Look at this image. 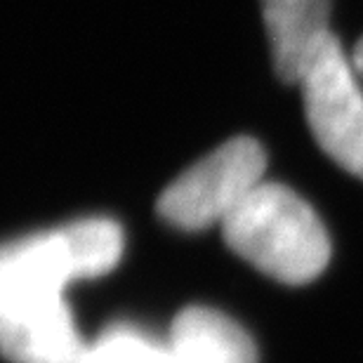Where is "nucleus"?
<instances>
[{
    "instance_id": "1",
    "label": "nucleus",
    "mask_w": 363,
    "mask_h": 363,
    "mask_svg": "<svg viewBox=\"0 0 363 363\" xmlns=\"http://www.w3.org/2000/svg\"><path fill=\"white\" fill-rule=\"evenodd\" d=\"M238 257L286 286H304L330 262V238L321 217L293 189L262 182L222 224Z\"/></svg>"
},
{
    "instance_id": "2",
    "label": "nucleus",
    "mask_w": 363,
    "mask_h": 363,
    "mask_svg": "<svg viewBox=\"0 0 363 363\" xmlns=\"http://www.w3.org/2000/svg\"><path fill=\"white\" fill-rule=\"evenodd\" d=\"M123 255V231L111 220H81L0 248V297L24 290H64L69 281L101 276Z\"/></svg>"
},
{
    "instance_id": "3",
    "label": "nucleus",
    "mask_w": 363,
    "mask_h": 363,
    "mask_svg": "<svg viewBox=\"0 0 363 363\" xmlns=\"http://www.w3.org/2000/svg\"><path fill=\"white\" fill-rule=\"evenodd\" d=\"M267 154L255 137H234L165 189L158 213L172 227L203 231L224 220L264 182Z\"/></svg>"
},
{
    "instance_id": "4",
    "label": "nucleus",
    "mask_w": 363,
    "mask_h": 363,
    "mask_svg": "<svg viewBox=\"0 0 363 363\" xmlns=\"http://www.w3.org/2000/svg\"><path fill=\"white\" fill-rule=\"evenodd\" d=\"M357 69L335 33L325 38L297 85L304 116L323 154L350 175L363 179V92Z\"/></svg>"
},
{
    "instance_id": "5",
    "label": "nucleus",
    "mask_w": 363,
    "mask_h": 363,
    "mask_svg": "<svg viewBox=\"0 0 363 363\" xmlns=\"http://www.w3.org/2000/svg\"><path fill=\"white\" fill-rule=\"evenodd\" d=\"M0 357L12 363H88L62 290H24L0 297Z\"/></svg>"
},
{
    "instance_id": "6",
    "label": "nucleus",
    "mask_w": 363,
    "mask_h": 363,
    "mask_svg": "<svg viewBox=\"0 0 363 363\" xmlns=\"http://www.w3.org/2000/svg\"><path fill=\"white\" fill-rule=\"evenodd\" d=\"M274 71L283 83L300 81L318 45L333 33L330 0H259Z\"/></svg>"
},
{
    "instance_id": "7",
    "label": "nucleus",
    "mask_w": 363,
    "mask_h": 363,
    "mask_svg": "<svg viewBox=\"0 0 363 363\" xmlns=\"http://www.w3.org/2000/svg\"><path fill=\"white\" fill-rule=\"evenodd\" d=\"M170 354L177 363H259L252 337L217 309L189 307L170 330Z\"/></svg>"
},
{
    "instance_id": "8",
    "label": "nucleus",
    "mask_w": 363,
    "mask_h": 363,
    "mask_svg": "<svg viewBox=\"0 0 363 363\" xmlns=\"http://www.w3.org/2000/svg\"><path fill=\"white\" fill-rule=\"evenodd\" d=\"M88 363H170V352L158 350L133 330H111L90 350Z\"/></svg>"
},
{
    "instance_id": "9",
    "label": "nucleus",
    "mask_w": 363,
    "mask_h": 363,
    "mask_svg": "<svg viewBox=\"0 0 363 363\" xmlns=\"http://www.w3.org/2000/svg\"><path fill=\"white\" fill-rule=\"evenodd\" d=\"M352 64H354V69H357V74L363 78V38H359V43H357V45H354Z\"/></svg>"
},
{
    "instance_id": "10",
    "label": "nucleus",
    "mask_w": 363,
    "mask_h": 363,
    "mask_svg": "<svg viewBox=\"0 0 363 363\" xmlns=\"http://www.w3.org/2000/svg\"><path fill=\"white\" fill-rule=\"evenodd\" d=\"M170 363H177V361H175V359H172V354H170Z\"/></svg>"
}]
</instances>
